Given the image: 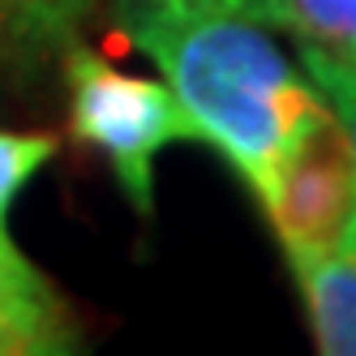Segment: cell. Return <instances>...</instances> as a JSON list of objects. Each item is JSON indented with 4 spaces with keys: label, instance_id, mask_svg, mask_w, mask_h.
Here are the masks:
<instances>
[{
    "label": "cell",
    "instance_id": "cell-1",
    "mask_svg": "<svg viewBox=\"0 0 356 356\" xmlns=\"http://www.w3.org/2000/svg\"><path fill=\"white\" fill-rule=\"evenodd\" d=\"M116 17L129 43L159 65L193 138L211 142L262 193L300 129L326 108L309 73L300 78L262 22L241 13L116 0Z\"/></svg>",
    "mask_w": 356,
    "mask_h": 356
},
{
    "label": "cell",
    "instance_id": "cell-2",
    "mask_svg": "<svg viewBox=\"0 0 356 356\" xmlns=\"http://www.w3.org/2000/svg\"><path fill=\"white\" fill-rule=\"evenodd\" d=\"M69 78V124L73 138L99 150L124 197L138 215L155 211V159L172 142L193 138L189 116L181 112L176 95L150 78L116 69L108 56L69 43L65 52Z\"/></svg>",
    "mask_w": 356,
    "mask_h": 356
},
{
    "label": "cell",
    "instance_id": "cell-3",
    "mask_svg": "<svg viewBox=\"0 0 356 356\" xmlns=\"http://www.w3.org/2000/svg\"><path fill=\"white\" fill-rule=\"evenodd\" d=\"M258 202L288 258L356 249V159L330 108L300 129Z\"/></svg>",
    "mask_w": 356,
    "mask_h": 356
},
{
    "label": "cell",
    "instance_id": "cell-4",
    "mask_svg": "<svg viewBox=\"0 0 356 356\" xmlns=\"http://www.w3.org/2000/svg\"><path fill=\"white\" fill-rule=\"evenodd\" d=\"M78 348L69 305L0 232V356H56Z\"/></svg>",
    "mask_w": 356,
    "mask_h": 356
},
{
    "label": "cell",
    "instance_id": "cell-5",
    "mask_svg": "<svg viewBox=\"0 0 356 356\" xmlns=\"http://www.w3.org/2000/svg\"><path fill=\"white\" fill-rule=\"evenodd\" d=\"M309 309L318 352L356 356V249L300 253L288 258Z\"/></svg>",
    "mask_w": 356,
    "mask_h": 356
},
{
    "label": "cell",
    "instance_id": "cell-6",
    "mask_svg": "<svg viewBox=\"0 0 356 356\" xmlns=\"http://www.w3.org/2000/svg\"><path fill=\"white\" fill-rule=\"evenodd\" d=\"M90 0H0V56L35 60L65 47Z\"/></svg>",
    "mask_w": 356,
    "mask_h": 356
},
{
    "label": "cell",
    "instance_id": "cell-7",
    "mask_svg": "<svg viewBox=\"0 0 356 356\" xmlns=\"http://www.w3.org/2000/svg\"><path fill=\"white\" fill-rule=\"evenodd\" d=\"M284 31H292L300 47L356 56V0H284Z\"/></svg>",
    "mask_w": 356,
    "mask_h": 356
},
{
    "label": "cell",
    "instance_id": "cell-8",
    "mask_svg": "<svg viewBox=\"0 0 356 356\" xmlns=\"http://www.w3.org/2000/svg\"><path fill=\"white\" fill-rule=\"evenodd\" d=\"M300 65L318 86L322 104L343 124V138L356 159V56H330V52H318V47H300Z\"/></svg>",
    "mask_w": 356,
    "mask_h": 356
},
{
    "label": "cell",
    "instance_id": "cell-9",
    "mask_svg": "<svg viewBox=\"0 0 356 356\" xmlns=\"http://www.w3.org/2000/svg\"><path fill=\"white\" fill-rule=\"evenodd\" d=\"M56 155V138L47 134H9L0 129V232H5V215L22 185Z\"/></svg>",
    "mask_w": 356,
    "mask_h": 356
},
{
    "label": "cell",
    "instance_id": "cell-10",
    "mask_svg": "<svg viewBox=\"0 0 356 356\" xmlns=\"http://www.w3.org/2000/svg\"><path fill=\"white\" fill-rule=\"evenodd\" d=\"M176 5H202V9H223L253 17L262 26H284V0H176Z\"/></svg>",
    "mask_w": 356,
    "mask_h": 356
}]
</instances>
